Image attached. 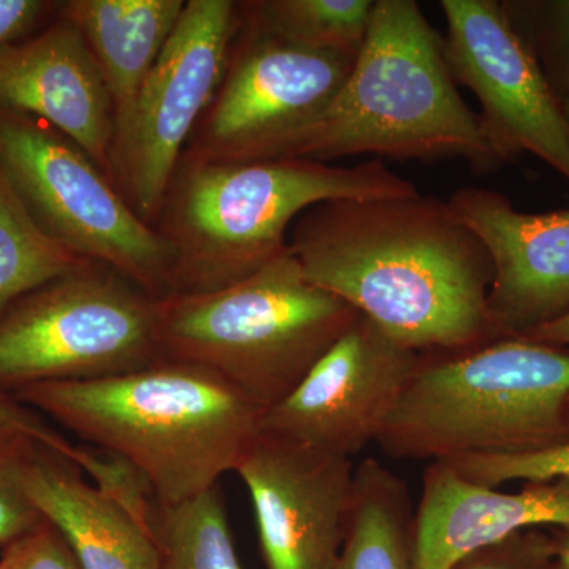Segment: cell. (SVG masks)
<instances>
[{"instance_id": "obj_15", "label": "cell", "mask_w": 569, "mask_h": 569, "mask_svg": "<svg viewBox=\"0 0 569 569\" xmlns=\"http://www.w3.org/2000/svg\"><path fill=\"white\" fill-rule=\"evenodd\" d=\"M0 110L47 123L110 178L114 107L99 63L71 22L0 48Z\"/></svg>"}, {"instance_id": "obj_17", "label": "cell", "mask_w": 569, "mask_h": 569, "mask_svg": "<svg viewBox=\"0 0 569 569\" xmlns=\"http://www.w3.org/2000/svg\"><path fill=\"white\" fill-rule=\"evenodd\" d=\"M24 489L81 569H160L152 519L86 479L70 460L37 445L26 467Z\"/></svg>"}, {"instance_id": "obj_22", "label": "cell", "mask_w": 569, "mask_h": 569, "mask_svg": "<svg viewBox=\"0 0 569 569\" xmlns=\"http://www.w3.org/2000/svg\"><path fill=\"white\" fill-rule=\"evenodd\" d=\"M152 531L160 569H242L219 486L178 507L153 501Z\"/></svg>"}, {"instance_id": "obj_8", "label": "cell", "mask_w": 569, "mask_h": 569, "mask_svg": "<svg viewBox=\"0 0 569 569\" xmlns=\"http://www.w3.org/2000/svg\"><path fill=\"white\" fill-rule=\"evenodd\" d=\"M157 299L102 264L59 277L0 317V388L123 376L162 358Z\"/></svg>"}, {"instance_id": "obj_32", "label": "cell", "mask_w": 569, "mask_h": 569, "mask_svg": "<svg viewBox=\"0 0 569 569\" xmlns=\"http://www.w3.org/2000/svg\"><path fill=\"white\" fill-rule=\"evenodd\" d=\"M565 112H567L568 119H569V102L565 104Z\"/></svg>"}, {"instance_id": "obj_21", "label": "cell", "mask_w": 569, "mask_h": 569, "mask_svg": "<svg viewBox=\"0 0 569 569\" xmlns=\"http://www.w3.org/2000/svg\"><path fill=\"white\" fill-rule=\"evenodd\" d=\"M89 264L41 230L0 171V317L22 296Z\"/></svg>"}, {"instance_id": "obj_25", "label": "cell", "mask_w": 569, "mask_h": 569, "mask_svg": "<svg viewBox=\"0 0 569 569\" xmlns=\"http://www.w3.org/2000/svg\"><path fill=\"white\" fill-rule=\"evenodd\" d=\"M37 445L28 438H0V550L43 522L24 489L26 467Z\"/></svg>"}, {"instance_id": "obj_9", "label": "cell", "mask_w": 569, "mask_h": 569, "mask_svg": "<svg viewBox=\"0 0 569 569\" xmlns=\"http://www.w3.org/2000/svg\"><path fill=\"white\" fill-rule=\"evenodd\" d=\"M238 3L189 0L173 36L116 126L110 179L144 222L157 223L186 142L222 84Z\"/></svg>"}, {"instance_id": "obj_18", "label": "cell", "mask_w": 569, "mask_h": 569, "mask_svg": "<svg viewBox=\"0 0 569 569\" xmlns=\"http://www.w3.org/2000/svg\"><path fill=\"white\" fill-rule=\"evenodd\" d=\"M183 7L186 0H71L63 7L99 63L116 126L173 36Z\"/></svg>"}, {"instance_id": "obj_31", "label": "cell", "mask_w": 569, "mask_h": 569, "mask_svg": "<svg viewBox=\"0 0 569 569\" xmlns=\"http://www.w3.org/2000/svg\"><path fill=\"white\" fill-rule=\"evenodd\" d=\"M548 530L552 545V569H569V526Z\"/></svg>"}, {"instance_id": "obj_4", "label": "cell", "mask_w": 569, "mask_h": 569, "mask_svg": "<svg viewBox=\"0 0 569 569\" xmlns=\"http://www.w3.org/2000/svg\"><path fill=\"white\" fill-rule=\"evenodd\" d=\"M417 192L380 159L336 167L307 159L224 163L181 157L156 228L176 252L173 293H208L287 252L291 227L312 206Z\"/></svg>"}, {"instance_id": "obj_3", "label": "cell", "mask_w": 569, "mask_h": 569, "mask_svg": "<svg viewBox=\"0 0 569 569\" xmlns=\"http://www.w3.org/2000/svg\"><path fill=\"white\" fill-rule=\"evenodd\" d=\"M365 153L399 162L463 160L477 173L505 164L481 118L460 97L443 39L415 0H376L365 44L342 89L263 160L331 163Z\"/></svg>"}, {"instance_id": "obj_14", "label": "cell", "mask_w": 569, "mask_h": 569, "mask_svg": "<svg viewBox=\"0 0 569 569\" xmlns=\"http://www.w3.org/2000/svg\"><path fill=\"white\" fill-rule=\"evenodd\" d=\"M448 204L492 261L488 309L497 340L526 337L569 312V208L522 212L482 187L456 190Z\"/></svg>"}, {"instance_id": "obj_29", "label": "cell", "mask_w": 569, "mask_h": 569, "mask_svg": "<svg viewBox=\"0 0 569 569\" xmlns=\"http://www.w3.org/2000/svg\"><path fill=\"white\" fill-rule=\"evenodd\" d=\"M47 3L40 0H0V48L14 43L39 20Z\"/></svg>"}, {"instance_id": "obj_20", "label": "cell", "mask_w": 569, "mask_h": 569, "mask_svg": "<svg viewBox=\"0 0 569 569\" xmlns=\"http://www.w3.org/2000/svg\"><path fill=\"white\" fill-rule=\"evenodd\" d=\"M376 0H260L241 3L247 28L306 50L358 58Z\"/></svg>"}, {"instance_id": "obj_6", "label": "cell", "mask_w": 569, "mask_h": 569, "mask_svg": "<svg viewBox=\"0 0 569 569\" xmlns=\"http://www.w3.org/2000/svg\"><path fill=\"white\" fill-rule=\"evenodd\" d=\"M358 316L310 282L287 250L230 287L157 299V342L163 359L211 370L266 411L295 391Z\"/></svg>"}, {"instance_id": "obj_10", "label": "cell", "mask_w": 569, "mask_h": 569, "mask_svg": "<svg viewBox=\"0 0 569 569\" xmlns=\"http://www.w3.org/2000/svg\"><path fill=\"white\" fill-rule=\"evenodd\" d=\"M187 159L257 162L305 129L342 89L353 59L306 50L247 28Z\"/></svg>"}, {"instance_id": "obj_28", "label": "cell", "mask_w": 569, "mask_h": 569, "mask_svg": "<svg viewBox=\"0 0 569 569\" xmlns=\"http://www.w3.org/2000/svg\"><path fill=\"white\" fill-rule=\"evenodd\" d=\"M0 569H81L70 546L43 519L37 529L0 550Z\"/></svg>"}, {"instance_id": "obj_16", "label": "cell", "mask_w": 569, "mask_h": 569, "mask_svg": "<svg viewBox=\"0 0 569 569\" xmlns=\"http://www.w3.org/2000/svg\"><path fill=\"white\" fill-rule=\"evenodd\" d=\"M569 526V478L486 488L445 462L426 467L413 520L411 569H449L471 550L519 531Z\"/></svg>"}, {"instance_id": "obj_19", "label": "cell", "mask_w": 569, "mask_h": 569, "mask_svg": "<svg viewBox=\"0 0 569 569\" xmlns=\"http://www.w3.org/2000/svg\"><path fill=\"white\" fill-rule=\"evenodd\" d=\"M413 520L407 482L380 460H362L339 569H411Z\"/></svg>"}, {"instance_id": "obj_23", "label": "cell", "mask_w": 569, "mask_h": 569, "mask_svg": "<svg viewBox=\"0 0 569 569\" xmlns=\"http://www.w3.org/2000/svg\"><path fill=\"white\" fill-rule=\"evenodd\" d=\"M503 7L565 107L569 102V0H511Z\"/></svg>"}, {"instance_id": "obj_5", "label": "cell", "mask_w": 569, "mask_h": 569, "mask_svg": "<svg viewBox=\"0 0 569 569\" xmlns=\"http://www.w3.org/2000/svg\"><path fill=\"white\" fill-rule=\"evenodd\" d=\"M569 440V348L523 337L419 355L377 440L395 459L449 462Z\"/></svg>"}, {"instance_id": "obj_7", "label": "cell", "mask_w": 569, "mask_h": 569, "mask_svg": "<svg viewBox=\"0 0 569 569\" xmlns=\"http://www.w3.org/2000/svg\"><path fill=\"white\" fill-rule=\"evenodd\" d=\"M0 171L37 224L153 299L173 293L176 252L91 157L47 123L0 110Z\"/></svg>"}, {"instance_id": "obj_11", "label": "cell", "mask_w": 569, "mask_h": 569, "mask_svg": "<svg viewBox=\"0 0 569 569\" xmlns=\"http://www.w3.org/2000/svg\"><path fill=\"white\" fill-rule=\"evenodd\" d=\"M445 59L481 103L482 129L505 163L533 153L569 182V119L498 0H441Z\"/></svg>"}, {"instance_id": "obj_27", "label": "cell", "mask_w": 569, "mask_h": 569, "mask_svg": "<svg viewBox=\"0 0 569 569\" xmlns=\"http://www.w3.org/2000/svg\"><path fill=\"white\" fill-rule=\"evenodd\" d=\"M449 569H552L549 530L519 531L471 550Z\"/></svg>"}, {"instance_id": "obj_13", "label": "cell", "mask_w": 569, "mask_h": 569, "mask_svg": "<svg viewBox=\"0 0 569 569\" xmlns=\"http://www.w3.org/2000/svg\"><path fill=\"white\" fill-rule=\"evenodd\" d=\"M234 473L252 500L266 569H339L353 460L261 432Z\"/></svg>"}, {"instance_id": "obj_12", "label": "cell", "mask_w": 569, "mask_h": 569, "mask_svg": "<svg viewBox=\"0 0 569 569\" xmlns=\"http://www.w3.org/2000/svg\"><path fill=\"white\" fill-rule=\"evenodd\" d=\"M418 361L359 313L295 391L264 411L261 432L353 460L377 443Z\"/></svg>"}, {"instance_id": "obj_1", "label": "cell", "mask_w": 569, "mask_h": 569, "mask_svg": "<svg viewBox=\"0 0 569 569\" xmlns=\"http://www.w3.org/2000/svg\"><path fill=\"white\" fill-rule=\"evenodd\" d=\"M310 282L417 353L493 342L488 250L429 194L312 206L288 236Z\"/></svg>"}, {"instance_id": "obj_24", "label": "cell", "mask_w": 569, "mask_h": 569, "mask_svg": "<svg viewBox=\"0 0 569 569\" xmlns=\"http://www.w3.org/2000/svg\"><path fill=\"white\" fill-rule=\"evenodd\" d=\"M449 467L486 488H501L508 482H542L569 478V440L535 451L516 455L467 456L449 460Z\"/></svg>"}, {"instance_id": "obj_2", "label": "cell", "mask_w": 569, "mask_h": 569, "mask_svg": "<svg viewBox=\"0 0 569 569\" xmlns=\"http://www.w3.org/2000/svg\"><path fill=\"white\" fill-rule=\"evenodd\" d=\"M52 425L137 471L160 507H178L236 471L264 411L204 367L160 359L92 381L13 392Z\"/></svg>"}, {"instance_id": "obj_30", "label": "cell", "mask_w": 569, "mask_h": 569, "mask_svg": "<svg viewBox=\"0 0 569 569\" xmlns=\"http://www.w3.org/2000/svg\"><path fill=\"white\" fill-rule=\"evenodd\" d=\"M523 339L548 343L552 347L569 348V312L548 325L539 326L538 329L529 332Z\"/></svg>"}, {"instance_id": "obj_26", "label": "cell", "mask_w": 569, "mask_h": 569, "mask_svg": "<svg viewBox=\"0 0 569 569\" xmlns=\"http://www.w3.org/2000/svg\"><path fill=\"white\" fill-rule=\"evenodd\" d=\"M0 438H28L41 447L51 449L74 463L82 473L91 468L97 452L71 443L51 421L39 411L24 406L14 395L0 388Z\"/></svg>"}]
</instances>
